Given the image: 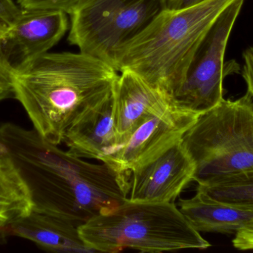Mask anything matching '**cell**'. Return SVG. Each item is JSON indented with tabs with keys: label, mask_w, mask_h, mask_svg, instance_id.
<instances>
[{
	"label": "cell",
	"mask_w": 253,
	"mask_h": 253,
	"mask_svg": "<svg viewBox=\"0 0 253 253\" xmlns=\"http://www.w3.org/2000/svg\"><path fill=\"white\" fill-rule=\"evenodd\" d=\"M7 25L0 19V67L10 72V71L7 69V66H6L4 58H3L2 51H1V40H2V37L4 35L6 28H7Z\"/></svg>",
	"instance_id": "obj_23"
},
{
	"label": "cell",
	"mask_w": 253,
	"mask_h": 253,
	"mask_svg": "<svg viewBox=\"0 0 253 253\" xmlns=\"http://www.w3.org/2000/svg\"><path fill=\"white\" fill-rule=\"evenodd\" d=\"M118 71L83 52H47L10 71L13 96L55 145L80 116L112 95Z\"/></svg>",
	"instance_id": "obj_2"
},
{
	"label": "cell",
	"mask_w": 253,
	"mask_h": 253,
	"mask_svg": "<svg viewBox=\"0 0 253 253\" xmlns=\"http://www.w3.org/2000/svg\"><path fill=\"white\" fill-rule=\"evenodd\" d=\"M197 189L215 200L244 209H253V171L221 178Z\"/></svg>",
	"instance_id": "obj_16"
},
{
	"label": "cell",
	"mask_w": 253,
	"mask_h": 253,
	"mask_svg": "<svg viewBox=\"0 0 253 253\" xmlns=\"http://www.w3.org/2000/svg\"><path fill=\"white\" fill-rule=\"evenodd\" d=\"M244 64L242 76L248 87V94L253 101V47L246 49L243 53Z\"/></svg>",
	"instance_id": "obj_20"
},
{
	"label": "cell",
	"mask_w": 253,
	"mask_h": 253,
	"mask_svg": "<svg viewBox=\"0 0 253 253\" xmlns=\"http://www.w3.org/2000/svg\"><path fill=\"white\" fill-rule=\"evenodd\" d=\"M179 209L200 233L235 235L253 219V209L223 203L199 189L193 197L180 200Z\"/></svg>",
	"instance_id": "obj_14"
},
{
	"label": "cell",
	"mask_w": 253,
	"mask_h": 253,
	"mask_svg": "<svg viewBox=\"0 0 253 253\" xmlns=\"http://www.w3.org/2000/svg\"><path fill=\"white\" fill-rule=\"evenodd\" d=\"M13 95L10 73L0 67V102Z\"/></svg>",
	"instance_id": "obj_21"
},
{
	"label": "cell",
	"mask_w": 253,
	"mask_h": 253,
	"mask_svg": "<svg viewBox=\"0 0 253 253\" xmlns=\"http://www.w3.org/2000/svg\"><path fill=\"white\" fill-rule=\"evenodd\" d=\"M83 0H16L23 10H56L70 15Z\"/></svg>",
	"instance_id": "obj_17"
},
{
	"label": "cell",
	"mask_w": 253,
	"mask_h": 253,
	"mask_svg": "<svg viewBox=\"0 0 253 253\" xmlns=\"http://www.w3.org/2000/svg\"><path fill=\"white\" fill-rule=\"evenodd\" d=\"M120 72L113 92L117 147L126 144L144 122L177 105L172 95L138 74L129 70Z\"/></svg>",
	"instance_id": "obj_11"
},
{
	"label": "cell",
	"mask_w": 253,
	"mask_h": 253,
	"mask_svg": "<svg viewBox=\"0 0 253 253\" xmlns=\"http://www.w3.org/2000/svg\"><path fill=\"white\" fill-rule=\"evenodd\" d=\"M235 0H205L166 8L139 35L116 53L113 67L129 70L174 96L214 22Z\"/></svg>",
	"instance_id": "obj_3"
},
{
	"label": "cell",
	"mask_w": 253,
	"mask_h": 253,
	"mask_svg": "<svg viewBox=\"0 0 253 253\" xmlns=\"http://www.w3.org/2000/svg\"><path fill=\"white\" fill-rule=\"evenodd\" d=\"M200 114L175 105L144 122L126 144L103 156L100 161L111 167L129 187L131 172L182 139Z\"/></svg>",
	"instance_id": "obj_8"
},
{
	"label": "cell",
	"mask_w": 253,
	"mask_h": 253,
	"mask_svg": "<svg viewBox=\"0 0 253 253\" xmlns=\"http://www.w3.org/2000/svg\"><path fill=\"white\" fill-rule=\"evenodd\" d=\"M82 239L94 252L143 253L206 250L211 244L193 228L173 202L126 200L79 226Z\"/></svg>",
	"instance_id": "obj_4"
},
{
	"label": "cell",
	"mask_w": 253,
	"mask_h": 253,
	"mask_svg": "<svg viewBox=\"0 0 253 253\" xmlns=\"http://www.w3.org/2000/svg\"><path fill=\"white\" fill-rule=\"evenodd\" d=\"M7 235L31 241L42 250L50 252L94 253L82 239L78 225L35 211L11 226Z\"/></svg>",
	"instance_id": "obj_13"
},
{
	"label": "cell",
	"mask_w": 253,
	"mask_h": 253,
	"mask_svg": "<svg viewBox=\"0 0 253 253\" xmlns=\"http://www.w3.org/2000/svg\"><path fill=\"white\" fill-rule=\"evenodd\" d=\"M245 0L233 1L214 22L199 46L187 76L174 95L178 106L203 114L224 99V57L232 30Z\"/></svg>",
	"instance_id": "obj_7"
},
{
	"label": "cell",
	"mask_w": 253,
	"mask_h": 253,
	"mask_svg": "<svg viewBox=\"0 0 253 253\" xmlns=\"http://www.w3.org/2000/svg\"><path fill=\"white\" fill-rule=\"evenodd\" d=\"M68 14L56 10H23L8 25L1 51L9 71L47 53L69 31Z\"/></svg>",
	"instance_id": "obj_10"
},
{
	"label": "cell",
	"mask_w": 253,
	"mask_h": 253,
	"mask_svg": "<svg viewBox=\"0 0 253 253\" xmlns=\"http://www.w3.org/2000/svg\"><path fill=\"white\" fill-rule=\"evenodd\" d=\"M195 165L193 181L208 186L253 171V101L223 99L200 114L181 139Z\"/></svg>",
	"instance_id": "obj_5"
},
{
	"label": "cell",
	"mask_w": 253,
	"mask_h": 253,
	"mask_svg": "<svg viewBox=\"0 0 253 253\" xmlns=\"http://www.w3.org/2000/svg\"><path fill=\"white\" fill-rule=\"evenodd\" d=\"M22 9L14 0H0V19L6 25H11L22 13Z\"/></svg>",
	"instance_id": "obj_19"
},
{
	"label": "cell",
	"mask_w": 253,
	"mask_h": 253,
	"mask_svg": "<svg viewBox=\"0 0 253 253\" xmlns=\"http://www.w3.org/2000/svg\"><path fill=\"white\" fill-rule=\"evenodd\" d=\"M168 0H83L69 15L68 40L113 66L116 53L139 35Z\"/></svg>",
	"instance_id": "obj_6"
},
{
	"label": "cell",
	"mask_w": 253,
	"mask_h": 253,
	"mask_svg": "<svg viewBox=\"0 0 253 253\" xmlns=\"http://www.w3.org/2000/svg\"><path fill=\"white\" fill-rule=\"evenodd\" d=\"M33 212L31 193L13 163L0 156V237Z\"/></svg>",
	"instance_id": "obj_15"
},
{
	"label": "cell",
	"mask_w": 253,
	"mask_h": 253,
	"mask_svg": "<svg viewBox=\"0 0 253 253\" xmlns=\"http://www.w3.org/2000/svg\"><path fill=\"white\" fill-rule=\"evenodd\" d=\"M233 245L239 251L253 250V219L235 234Z\"/></svg>",
	"instance_id": "obj_18"
},
{
	"label": "cell",
	"mask_w": 253,
	"mask_h": 253,
	"mask_svg": "<svg viewBox=\"0 0 253 253\" xmlns=\"http://www.w3.org/2000/svg\"><path fill=\"white\" fill-rule=\"evenodd\" d=\"M70 154L100 160L117 147L114 120V96L80 116L64 135Z\"/></svg>",
	"instance_id": "obj_12"
},
{
	"label": "cell",
	"mask_w": 253,
	"mask_h": 253,
	"mask_svg": "<svg viewBox=\"0 0 253 253\" xmlns=\"http://www.w3.org/2000/svg\"><path fill=\"white\" fill-rule=\"evenodd\" d=\"M195 165L181 140L131 172L127 200L169 203L193 181Z\"/></svg>",
	"instance_id": "obj_9"
},
{
	"label": "cell",
	"mask_w": 253,
	"mask_h": 253,
	"mask_svg": "<svg viewBox=\"0 0 253 253\" xmlns=\"http://www.w3.org/2000/svg\"><path fill=\"white\" fill-rule=\"evenodd\" d=\"M203 1H205V0H168L167 1V8H184V7L194 5V4L202 2Z\"/></svg>",
	"instance_id": "obj_22"
},
{
	"label": "cell",
	"mask_w": 253,
	"mask_h": 253,
	"mask_svg": "<svg viewBox=\"0 0 253 253\" xmlns=\"http://www.w3.org/2000/svg\"><path fill=\"white\" fill-rule=\"evenodd\" d=\"M0 156L20 174L35 212L80 226L127 199V184L108 165L70 154L34 129L1 124Z\"/></svg>",
	"instance_id": "obj_1"
}]
</instances>
